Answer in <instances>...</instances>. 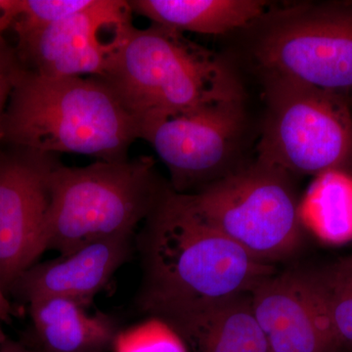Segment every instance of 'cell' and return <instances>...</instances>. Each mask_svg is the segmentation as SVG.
Masks as SVG:
<instances>
[{
    "mask_svg": "<svg viewBox=\"0 0 352 352\" xmlns=\"http://www.w3.org/2000/svg\"><path fill=\"white\" fill-rule=\"evenodd\" d=\"M142 279L141 314L250 293L277 272L208 226L168 188L135 237Z\"/></svg>",
    "mask_w": 352,
    "mask_h": 352,
    "instance_id": "cell-1",
    "label": "cell"
},
{
    "mask_svg": "<svg viewBox=\"0 0 352 352\" xmlns=\"http://www.w3.org/2000/svg\"><path fill=\"white\" fill-rule=\"evenodd\" d=\"M4 113L3 139L28 151L127 160L138 120L105 80L54 78L17 69Z\"/></svg>",
    "mask_w": 352,
    "mask_h": 352,
    "instance_id": "cell-2",
    "label": "cell"
},
{
    "mask_svg": "<svg viewBox=\"0 0 352 352\" xmlns=\"http://www.w3.org/2000/svg\"><path fill=\"white\" fill-rule=\"evenodd\" d=\"M102 80L140 127L215 102L244 98L242 83L226 60L182 32L155 24L127 30Z\"/></svg>",
    "mask_w": 352,
    "mask_h": 352,
    "instance_id": "cell-3",
    "label": "cell"
},
{
    "mask_svg": "<svg viewBox=\"0 0 352 352\" xmlns=\"http://www.w3.org/2000/svg\"><path fill=\"white\" fill-rule=\"evenodd\" d=\"M168 188L152 157L97 161L82 168L57 164L50 177L44 252L67 256L95 241L134 235Z\"/></svg>",
    "mask_w": 352,
    "mask_h": 352,
    "instance_id": "cell-4",
    "label": "cell"
},
{
    "mask_svg": "<svg viewBox=\"0 0 352 352\" xmlns=\"http://www.w3.org/2000/svg\"><path fill=\"white\" fill-rule=\"evenodd\" d=\"M189 208L252 258L283 263L305 245V230L294 176L254 162L193 194H182Z\"/></svg>",
    "mask_w": 352,
    "mask_h": 352,
    "instance_id": "cell-5",
    "label": "cell"
},
{
    "mask_svg": "<svg viewBox=\"0 0 352 352\" xmlns=\"http://www.w3.org/2000/svg\"><path fill=\"white\" fill-rule=\"evenodd\" d=\"M258 161L294 177L351 173L352 113L344 95L264 76Z\"/></svg>",
    "mask_w": 352,
    "mask_h": 352,
    "instance_id": "cell-6",
    "label": "cell"
},
{
    "mask_svg": "<svg viewBox=\"0 0 352 352\" xmlns=\"http://www.w3.org/2000/svg\"><path fill=\"white\" fill-rule=\"evenodd\" d=\"M263 76L352 91V6H298L271 18L254 47Z\"/></svg>",
    "mask_w": 352,
    "mask_h": 352,
    "instance_id": "cell-7",
    "label": "cell"
},
{
    "mask_svg": "<svg viewBox=\"0 0 352 352\" xmlns=\"http://www.w3.org/2000/svg\"><path fill=\"white\" fill-rule=\"evenodd\" d=\"M245 122L244 98L231 99L146 122L140 138L166 164L170 188L193 194L241 168L234 161Z\"/></svg>",
    "mask_w": 352,
    "mask_h": 352,
    "instance_id": "cell-8",
    "label": "cell"
},
{
    "mask_svg": "<svg viewBox=\"0 0 352 352\" xmlns=\"http://www.w3.org/2000/svg\"><path fill=\"white\" fill-rule=\"evenodd\" d=\"M132 13L129 1L95 0L82 12L20 36L21 57L39 75L106 78Z\"/></svg>",
    "mask_w": 352,
    "mask_h": 352,
    "instance_id": "cell-9",
    "label": "cell"
},
{
    "mask_svg": "<svg viewBox=\"0 0 352 352\" xmlns=\"http://www.w3.org/2000/svg\"><path fill=\"white\" fill-rule=\"evenodd\" d=\"M0 157V288L9 294L18 278L43 254L50 203V155Z\"/></svg>",
    "mask_w": 352,
    "mask_h": 352,
    "instance_id": "cell-10",
    "label": "cell"
},
{
    "mask_svg": "<svg viewBox=\"0 0 352 352\" xmlns=\"http://www.w3.org/2000/svg\"><path fill=\"white\" fill-rule=\"evenodd\" d=\"M134 248V235L95 241L67 256L34 263L18 278L9 294L28 305L64 298L87 307L131 258Z\"/></svg>",
    "mask_w": 352,
    "mask_h": 352,
    "instance_id": "cell-11",
    "label": "cell"
},
{
    "mask_svg": "<svg viewBox=\"0 0 352 352\" xmlns=\"http://www.w3.org/2000/svg\"><path fill=\"white\" fill-rule=\"evenodd\" d=\"M250 295L271 352H342L321 321L296 267L264 278Z\"/></svg>",
    "mask_w": 352,
    "mask_h": 352,
    "instance_id": "cell-12",
    "label": "cell"
},
{
    "mask_svg": "<svg viewBox=\"0 0 352 352\" xmlns=\"http://www.w3.org/2000/svg\"><path fill=\"white\" fill-rule=\"evenodd\" d=\"M193 352H271L252 312L250 293L157 310Z\"/></svg>",
    "mask_w": 352,
    "mask_h": 352,
    "instance_id": "cell-13",
    "label": "cell"
},
{
    "mask_svg": "<svg viewBox=\"0 0 352 352\" xmlns=\"http://www.w3.org/2000/svg\"><path fill=\"white\" fill-rule=\"evenodd\" d=\"M32 349L36 352H106L119 339L110 315L89 314L80 303L50 298L30 303ZM27 346V344H25Z\"/></svg>",
    "mask_w": 352,
    "mask_h": 352,
    "instance_id": "cell-14",
    "label": "cell"
},
{
    "mask_svg": "<svg viewBox=\"0 0 352 352\" xmlns=\"http://www.w3.org/2000/svg\"><path fill=\"white\" fill-rule=\"evenodd\" d=\"M132 12L153 24L185 32L220 36L247 27L266 15L261 0H133Z\"/></svg>",
    "mask_w": 352,
    "mask_h": 352,
    "instance_id": "cell-15",
    "label": "cell"
},
{
    "mask_svg": "<svg viewBox=\"0 0 352 352\" xmlns=\"http://www.w3.org/2000/svg\"><path fill=\"white\" fill-rule=\"evenodd\" d=\"M296 270L340 351L352 349V254Z\"/></svg>",
    "mask_w": 352,
    "mask_h": 352,
    "instance_id": "cell-16",
    "label": "cell"
},
{
    "mask_svg": "<svg viewBox=\"0 0 352 352\" xmlns=\"http://www.w3.org/2000/svg\"><path fill=\"white\" fill-rule=\"evenodd\" d=\"M305 230L322 242L342 245L352 241V173L331 170L315 176L300 203Z\"/></svg>",
    "mask_w": 352,
    "mask_h": 352,
    "instance_id": "cell-17",
    "label": "cell"
},
{
    "mask_svg": "<svg viewBox=\"0 0 352 352\" xmlns=\"http://www.w3.org/2000/svg\"><path fill=\"white\" fill-rule=\"evenodd\" d=\"M95 0H20V15L13 27L18 36L57 24L87 10Z\"/></svg>",
    "mask_w": 352,
    "mask_h": 352,
    "instance_id": "cell-18",
    "label": "cell"
},
{
    "mask_svg": "<svg viewBox=\"0 0 352 352\" xmlns=\"http://www.w3.org/2000/svg\"><path fill=\"white\" fill-rule=\"evenodd\" d=\"M18 68L7 53L6 45H0V141L3 140L4 107L13 87V78Z\"/></svg>",
    "mask_w": 352,
    "mask_h": 352,
    "instance_id": "cell-19",
    "label": "cell"
},
{
    "mask_svg": "<svg viewBox=\"0 0 352 352\" xmlns=\"http://www.w3.org/2000/svg\"><path fill=\"white\" fill-rule=\"evenodd\" d=\"M20 15V0H0V45H6L2 34Z\"/></svg>",
    "mask_w": 352,
    "mask_h": 352,
    "instance_id": "cell-20",
    "label": "cell"
},
{
    "mask_svg": "<svg viewBox=\"0 0 352 352\" xmlns=\"http://www.w3.org/2000/svg\"><path fill=\"white\" fill-rule=\"evenodd\" d=\"M14 314H15L14 308L9 302L6 292L0 288V321L4 322V323H10Z\"/></svg>",
    "mask_w": 352,
    "mask_h": 352,
    "instance_id": "cell-21",
    "label": "cell"
},
{
    "mask_svg": "<svg viewBox=\"0 0 352 352\" xmlns=\"http://www.w3.org/2000/svg\"><path fill=\"white\" fill-rule=\"evenodd\" d=\"M0 352H36L23 342H15L6 338L0 344Z\"/></svg>",
    "mask_w": 352,
    "mask_h": 352,
    "instance_id": "cell-22",
    "label": "cell"
},
{
    "mask_svg": "<svg viewBox=\"0 0 352 352\" xmlns=\"http://www.w3.org/2000/svg\"><path fill=\"white\" fill-rule=\"evenodd\" d=\"M6 336L4 335L3 331L1 330V328H0V344L3 342V340L6 339Z\"/></svg>",
    "mask_w": 352,
    "mask_h": 352,
    "instance_id": "cell-23",
    "label": "cell"
}]
</instances>
